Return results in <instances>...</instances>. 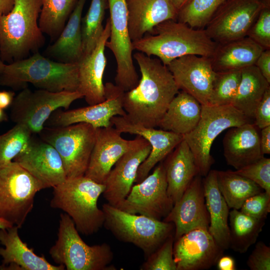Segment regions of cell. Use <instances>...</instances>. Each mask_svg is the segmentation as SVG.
<instances>
[{"label":"cell","instance_id":"6da1fadb","mask_svg":"<svg viewBox=\"0 0 270 270\" xmlns=\"http://www.w3.org/2000/svg\"><path fill=\"white\" fill-rule=\"evenodd\" d=\"M133 57L141 78L136 87L124 92L123 108L132 122L156 128L180 90L168 66L159 58L141 52H136Z\"/></svg>","mask_w":270,"mask_h":270},{"label":"cell","instance_id":"7a4b0ae2","mask_svg":"<svg viewBox=\"0 0 270 270\" xmlns=\"http://www.w3.org/2000/svg\"><path fill=\"white\" fill-rule=\"evenodd\" d=\"M132 44L134 50L148 56H156L166 66L186 55L210 58L217 45L204 28H192L176 20L159 24L150 32L132 42Z\"/></svg>","mask_w":270,"mask_h":270},{"label":"cell","instance_id":"3957f363","mask_svg":"<svg viewBox=\"0 0 270 270\" xmlns=\"http://www.w3.org/2000/svg\"><path fill=\"white\" fill-rule=\"evenodd\" d=\"M28 83L52 92L78 91V64L57 62L38 52L6 64L0 74V86L18 90L27 88Z\"/></svg>","mask_w":270,"mask_h":270},{"label":"cell","instance_id":"277c9868","mask_svg":"<svg viewBox=\"0 0 270 270\" xmlns=\"http://www.w3.org/2000/svg\"><path fill=\"white\" fill-rule=\"evenodd\" d=\"M42 0H14L12 10L0 16V58L8 64L28 57L44 45L39 25Z\"/></svg>","mask_w":270,"mask_h":270},{"label":"cell","instance_id":"5b68a950","mask_svg":"<svg viewBox=\"0 0 270 270\" xmlns=\"http://www.w3.org/2000/svg\"><path fill=\"white\" fill-rule=\"evenodd\" d=\"M52 188L50 206L60 209L68 214L78 232L89 236L102 228L104 214L97 203L104 190V184L84 175L66 178Z\"/></svg>","mask_w":270,"mask_h":270},{"label":"cell","instance_id":"8992f818","mask_svg":"<svg viewBox=\"0 0 270 270\" xmlns=\"http://www.w3.org/2000/svg\"><path fill=\"white\" fill-rule=\"evenodd\" d=\"M49 254L54 262L67 270H115L110 265L114 253L106 243L88 246L80 238L66 214L60 215L58 239Z\"/></svg>","mask_w":270,"mask_h":270},{"label":"cell","instance_id":"52a82bcc","mask_svg":"<svg viewBox=\"0 0 270 270\" xmlns=\"http://www.w3.org/2000/svg\"><path fill=\"white\" fill-rule=\"evenodd\" d=\"M104 226L118 240L140 248L146 258L170 236L174 235L172 222L130 214L106 203L102 205Z\"/></svg>","mask_w":270,"mask_h":270},{"label":"cell","instance_id":"ba28073f","mask_svg":"<svg viewBox=\"0 0 270 270\" xmlns=\"http://www.w3.org/2000/svg\"><path fill=\"white\" fill-rule=\"evenodd\" d=\"M254 122L232 105H202L200 119L196 127L183 136L193 154L199 174L206 176L214 160L210 154L212 144L223 131Z\"/></svg>","mask_w":270,"mask_h":270},{"label":"cell","instance_id":"9c48e42d","mask_svg":"<svg viewBox=\"0 0 270 270\" xmlns=\"http://www.w3.org/2000/svg\"><path fill=\"white\" fill-rule=\"evenodd\" d=\"M96 128L79 122L44 128L40 138L52 145L62 161L66 178L84 176L96 139Z\"/></svg>","mask_w":270,"mask_h":270},{"label":"cell","instance_id":"30bf717a","mask_svg":"<svg viewBox=\"0 0 270 270\" xmlns=\"http://www.w3.org/2000/svg\"><path fill=\"white\" fill-rule=\"evenodd\" d=\"M43 184L12 161L0 168V218L20 228Z\"/></svg>","mask_w":270,"mask_h":270},{"label":"cell","instance_id":"8fae6325","mask_svg":"<svg viewBox=\"0 0 270 270\" xmlns=\"http://www.w3.org/2000/svg\"><path fill=\"white\" fill-rule=\"evenodd\" d=\"M82 98L78 91L32 90L27 87L15 96L10 106V119L16 124H24L33 134H38L56 110H68L74 101Z\"/></svg>","mask_w":270,"mask_h":270},{"label":"cell","instance_id":"7c38bea8","mask_svg":"<svg viewBox=\"0 0 270 270\" xmlns=\"http://www.w3.org/2000/svg\"><path fill=\"white\" fill-rule=\"evenodd\" d=\"M110 12V34L106 47L116 62V85L124 92L136 87L139 78L134 64L132 41L128 28L126 0H106Z\"/></svg>","mask_w":270,"mask_h":270},{"label":"cell","instance_id":"4fadbf2b","mask_svg":"<svg viewBox=\"0 0 270 270\" xmlns=\"http://www.w3.org/2000/svg\"><path fill=\"white\" fill-rule=\"evenodd\" d=\"M167 187L165 168L162 161L150 174L132 186L126 198L116 207L130 214L162 220L174 206Z\"/></svg>","mask_w":270,"mask_h":270},{"label":"cell","instance_id":"5bb4252c","mask_svg":"<svg viewBox=\"0 0 270 270\" xmlns=\"http://www.w3.org/2000/svg\"><path fill=\"white\" fill-rule=\"evenodd\" d=\"M266 0H226L204 29L217 44L245 37Z\"/></svg>","mask_w":270,"mask_h":270},{"label":"cell","instance_id":"9a60e30c","mask_svg":"<svg viewBox=\"0 0 270 270\" xmlns=\"http://www.w3.org/2000/svg\"><path fill=\"white\" fill-rule=\"evenodd\" d=\"M104 88L106 98L102 102L68 110L58 108L51 114L46 124L54 127L85 122L96 128L112 126L110 122L112 117L126 116L122 104L124 92L110 82H106Z\"/></svg>","mask_w":270,"mask_h":270},{"label":"cell","instance_id":"2e32d148","mask_svg":"<svg viewBox=\"0 0 270 270\" xmlns=\"http://www.w3.org/2000/svg\"><path fill=\"white\" fill-rule=\"evenodd\" d=\"M224 250L208 229H193L174 241L173 254L176 270L208 269L216 264Z\"/></svg>","mask_w":270,"mask_h":270},{"label":"cell","instance_id":"e0dca14e","mask_svg":"<svg viewBox=\"0 0 270 270\" xmlns=\"http://www.w3.org/2000/svg\"><path fill=\"white\" fill-rule=\"evenodd\" d=\"M167 66L179 90L194 97L202 105L208 104L216 75L210 58L186 55Z\"/></svg>","mask_w":270,"mask_h":270},{"label":"cell","instance_id":"ac0fdd59","mask_svg":"<svg viewBox=\"0 0 270 270\" xmlns=\"http://www.w3.org/2000/svg\"><path fill=\"white\" fill-rule=\"evenodd\" d=\"M110 122L122 134L140 136L151 145L149 155L138 168L134 181L136 184L142 181L156 164L166 157L184 139L182 135L134 122L126 116H114L111 118Z\"/></svg>","mask_w":270,"mask_h":270},{"label":"cell","instance_id":"d6986e66","mask_svg":"<svg viewBox=\"0 0 270 270\" xmlns=\"http://www.w3.org/2000/svg\"><path fill=\"white\" fill-rule=\"evenodd\" d=\"M45 188H54L66 178L61 158L50 144L32 136L26 147L14 160Z\"/></svg>","mask_w":270,"mask_h":270},{"label":"cell","instance_id":"ffe728a7","mask_svg":"<svg viewBox=\"0 0 270 270\" xmlns=\"http://www.w3.org/2000/svg\"><path fill=\"white\" fill-rule=\"evenodd\" d=\"M202 176H196L180 198L162 220L174 226V240L197 228L208 230L210 218L208 212Z\"/></svg>","mask_w":270,"mask_h":270},{"label":"cell","instance_id":"44dd1931","mask_svg":"<svg viewBox=\"0 0 270 270\" xmlns=\"http://www.w3.org/2000/svg\"><path fill=\"white\" fill-rule=\"evenodd\" d=\"M114 126L96 128L95 144L84 176L94 182L104 184L116 162L138 142L140 136L132 140L121 136Z\"/></svg>","mask_w":270,"mask_h":270},{"label":"cell","instance_id":"7402d4cb","mask_svg":"<svg viewBox=\"0 0 270 270\" xmlns=\"http://www.w3.org/2000/svg\"><path fill=\"white\" fill-rule=\"evenodd\" d=\"M140 136L137 144L116 162L104 182L102 195L108 203L114 206H118L127 196L140 166L151 151L150 144Z\"/></svg>","mask_w":270,"mask_h":270},{"label":"cell","instance_id":"603a6c76","mask_svg":"<svg viewBox=\"0 0 270 270\" xmlns=\"http://www.w3.org/2000/svg\"><path fill=\"white\" fill-rule=\"evenodd\" d=\"M110 34V22L106 20L104 30L95 48L88 54L83 56L78 64L79 92L89 105L100 103L106 98L103 82L106 58V44Z\"/></svg>","mask_w":270,"mask_h":270},{"label":"cell","instance_id":"cb8c5ba5","mask_svg":"<svg viewBox=\"0 0 270 270\" xmlns=\"http://www.w3.org/2000/svg\"><path fill=\"white\" fill-rule=\"evenodd\" d=\"M13 226L0 229V256L2 258V270H64L62 264L54 266L50 263L44 256L36 254L20 239L18 229Z\"/></svg>","mask_w":270,"mask_h":270},{"label":"cell","instance_id":"d4e9b609","mask_svg":"<svg viewBox=\"0 0 270 270\" xmlns=\"http://www.w3.org/2000/svg\"><path fill=\"white\" fill-rule=\"evenodd\" d=\"M223 139L224 155L228 165L236 170L262 158L258 128L254 122L234 126Z\"/></svg>","mask_w":270,"mask_h":270},{"label":"cell","instance_id":"484cf974","mask_svg":"<svg viewBox=\"0 0 270 270\" xmlns=\"http://www.w3.org/2000/svg\"><path fill=\"white\" fill-rule=\"evenodd\" d=\"M126 2L132 42L150 32L164 21L176 20L178 11L170 0H126Z\"/></svg>","mask_w":270,"mask_h":270},{"label":"cell","instance_id":"4316f807","mask_svg":"<svg viewBox=\"0 0 270 270\" xmlns=\"http://www.w3.org/2000/svg\"><path fill=\"white\" fill-rule=\"evenodd\" d=\"M202 184L210 218L208 230L221 248L228 250L230 246L228 224L230 208L218 189L217 170H210L202 180Z\"/></svg>","mask_w":270,"mask_h":270},{"label":"cell","instance_id":"83f0119b","mask_svg":"<svg viewBox=\"0 0 270 270\" xmlns=\"http://www.w3.org/2000/svg\"><path fill=\"white\" fill-rule=\"evenodd\" d=\"M264 49L248 36L217 44L210 58L216 72L241 70L254 65Z\"/></svg>","mask_w":270,"mask_h":270},{"label":"cell","instance_id":"f1b7e54d","mask_svg":"<svg viewBox=\"0 0 270 270\" xmlns=\"http://www.w3.org/2000/svg\"><path fill=\"white\" fill-rule=\"evenodd\" d=\"M164 164L168 193L174 204L199 174L198 170L193 154L184 139L168 156Z\"/></svg>","mask_w":270,"mask_h":270},{"label":"cell","instance_id":"f546056e","mask_svg":"<svg viewBox=\"0 0 270 270\" xmlns=\"http://www.w3.org/2000/svg\"><path fill=\"white\" fill-rule=\"evenodd\" d=\"M86 0H78L64 28L46 54L52 60L64 63H78L82 56V19Z\"/></svg>","mask_w":270,"mask_h":270},{"label":"cell","instance_id":"4dcf8cb0","mask_svg":"<svg viewBox=\"0 0 270 270\" xmlns=\"http://www.w3.org/2000/svg\"><path fill=\"white\" fill-rule=\"evenodd\" d=\"M202 104L194 97L182 90L170 102L158 126L181 135L190 132L198 124Z\"/></svg>","mask_w":270,"mask_h":270},{"label":"cell","instance_id":"1f68e13d","mask_svg":"<svg viewBox=\"0 0 270 270\" xmlns=\"http://www.w3.org/2000/svg\"><path fill=\"white\" fill-rule=\"evenodd\" d=\"M270 83L255 65L243 68L237 91L232 102L236 110L254 120L255 110Z\"/></svg>","mask_w":270,"mask_h":270},{"label":"cell","instance_id":"d6a6232c","mask_svg":"<svg viewBox=\"0 0 270 270\" xmlns=\"http://www.w3.org/2000/svg\"><path fill=\"white\" fill-rule=\"evenodd\" d=\"M217 182L228 208L238 210L247 198L264 191L252 180L230 170H217Z\"/></svg>","mask_w":270,"mask_h":270},{"label":"cell","instance_id":"836d02e7","mask_svg":"<svg viewBox=\"0 0 270 270\" xmlns=\"http://www.w3.org/2000/svg\"><path fill=\"white\" fill-rule=\"evenodd\" d=\"M230 246L236 252H246L255 244L265 220L252 218L238 210L229 212Z\"/></svg>","mask_w":270,"mask_h":270},{"label":"cell","instance_id":"e575fe53","mask_svg":"<svg viewBox=\"0 0 270 270\" xmlns=\"http://www.w3.org/2000/svg\"><path fill=\"white\" fill-rule=\"evenodd\" d=\"M78 0H42L38 19L42 32L56 40L64 28Z\"/></svg>","mask_w":270,"mask_h":270},{"label":"cell","instance_id":"d590c367","mask_svg":"<svg viewBox=\"0 0 270 270\" xmlns=\"http://www.w3.org/2000/svg\"><path fill=\"white\" fill-rule=\"evenodd\" d=\"M107 4L106 0H91L86 14L82 18V57L91 52L102 34L104 28L102 22Z\"/></svg>","mask_w":270,"mask_h":270},{"label":"cell","instance_id":"8d00e7d4","mask_svg":"<svg viewBox=\"0 0 270 270\" xmlns=\"http://www.w3.org/2000/svg\"><path fill=\"white\" fill-rule=\"evenodd\" d=\"M226 0H188L178 10L176 20L192 28H204Z\"/></svg>","mask_w":270,"mask_h":270},{"label":"cell","instance_id":"74e56055","mask_svg":"<svg viewBox=\"0 0 270 270\" xmlns=\"http://www.w3.org/2000/svg\"><path fill=\"white\" fill-rule=\"evenodd\" d=\"M33 134L24 124H16L0 135V168L10 164L28 144Z\"/></svg>","mask_w":270,"mask_h":270},{"label":"cell","instance_id":"f35d334b","mask_svg":"<svg viewBox=\"0 0 270 270\" xmlns=\"http://www.w3.org/2000/svg\"><path fill=\"white\" fill-rule=\"evenodd\" d=\"M241 70L216 72L209 105H230L234 98L241 78Z\"/></svg>","mask_w":270,"mask_h":270},{"label":"cell","instance_id":"ab89813d","mask_svg":"<svg viewBox=\"0 0 270 270\" xmlns=\"http://www.w3.org/2000/svg\"><path fill=\"white\" fill-rule=\"evenodd\" d=\"M174 235L168 237L146 258L140 268L142 270H176L173 254Z\"/></svg>","mask_w":270,"mask_h":270},{"label":"cell","instance_id":"60d3db41","mask_svg":"<svg viewBox=\"0 0 270 270\" xmlns=\"http://www.w3.org/2000/svg\"><path fill=\"white\" fill-rule=\"evenodd\" d=\"M247 36L264 50L270 49V0H266Z\"/></svg>","mask_w":270,"mask_h":270},{"label":"cell","instance_id":"b9f144b4","mask_svg":"<svg viewBox=\"0 0 270 270\" xmlns=\"http://www.w3.org/2000/svg\"><path fill=\"white\" fill-rule=\"evenodd\" d=\"M259 186L270 194V158L264 156L255 162L234 171Z\"/></svg>","mask_w":270,"mask_h":270},{"label":"cell","instance_id":"7bdbcfd3","mask_svg":"<svg viewBox=\"0 0 270 270\" xmlns=\"http://www.w3.org/2000/svg\"><path fill=\"white\" fill-rule=\"evenodd\" d=\"M240 211L252 218L265 220L270 212V194L264 191L247 198Z\"/></svg>","mask_w":270,"mask_h":270},{"label":"cell","instance_id":"ee69618b","mask_svg":"<svg viewBox=\"0 0 270 270\" xmlns=\"http://www.w3.org/2000/svg\"><path fill=\"white\" fill-rule=\"evenodd\" d=\"M246 264L251 270H270V248L262 241L257 242Z\"/></svg>","mask_w":270,"mask_h":270},{"label":"cell","instance_id":"f6af8a7d","mask_svg":"<svg viewBox=\"0 0 270 270\" xmlns=\"http://www.w3.org/2000/svg\"><path fill=\"white\" fill-rule=\"evenodd\" d=\"M254 122L259 129L270 126V88L266 90L256 106Z\"/></svg>","mask_w":270,"mask_h":270},{"label":"cell","instance_id":"bcb514c9","mask_svg":"<svg viewBox=\"0 0 270 270\" xmlns=\"http://www.w3.org/2000/svg\"><path fill=\"white\" fill-rule=\"evenodd\" d=\"M254 65L270 84V49L264 50L257 58Z\"/></svg>","mask_w":270,"mask_h":270},{"label":"cell","instance_id":"7dc6e473","mask_svg":"<svg viewBox=\"0 0 270 270\" xmlns=\"http://www.w3.org/2000/svg\"><path fill=\"white\" fill-rule=\"evenodd\" d=\"M260 142L262 154H270V126L261 129Z\"/></svg>","mask_w":270,"mask_h":270},{"label":"cell","instance_id":"c3c4849f","mask_svg":"<svg viewBox=\"0 0 270 270\" xmlns=\"http://www.w3.org/2000/svg\"><path fill=\"white\" fill-rule=\"evenodd\" d=\"M218 270H236V262L234 258L230 256H222L216 262Z\"/></svg>","mask_w":270,"mask_h":270},{"label":"cell","instance_id":"681fc988","mask_svg":"<svg viewBox=\"0 0 270 270\" xmlns=\"http://www.w3.org/2000/svg\"><path fill=\"white\" fill-rule=\"evenodd\" d=\"M15 96L12 91L0 90V108L5 110L10 107Z\"/></svg>","mask_w":270,"mask_h":270},{"label":"cell","instance_id":"f907efd6","mask_svg":"<svg viewBox=\"0 0 270 270\" xmlns=\"http://www.w3.org/2000/svg\"><path fill=\"white\" fill-rule=\"evenodd\" d=\"M14 0H0V16L8 14L12 8Z\"/></svg>","mask_w":270,"mask_h":270},{"label":"cell","instance_id":"816d5d0a","mask_svg":"<svg viewBox=\"0 0 270 270\" xmlns=\"http://www.w3.org/2000/svg\"><path fill=\"white\" fill-rule=\"evenodd\" d=\"M173 6L178 10L187 2L188 0H170Z\"/></svg>","mask_w":270,"mask_h":270},{"label":"cell","instance_id":"f5cc1de1","mask_svg":"<svg viewBox=\"0 0 270 270\" xmlns=\"http://www.w3.org/2000/svg\"><path fill=\"white\" fill-rule=\"evenodd\" d=\"M12 226L10 222L0 218V229L8 228Z\"/></svg>","mask_w":270,"mask_h":270},{"label":"cell","instance_id":"db71d44e","mask_svg":"<svg viewBox=\"0 0 270 270\" xmlns=\"http://www.w3.org/2000/svg\"><path fill=\"white\" fill-rule=\"evenodd\" d=\"M8 120L7 114L4 112V110L0 108V122H6Z\"/></svg>","mask_w":270,"mask_h":270},{"label":"cell","instance_id":"11a10c76","mask_svg":"<svg viewBox=\"0 0 270 270\" xmlns=\"http://www.w3.org/2000/svg\"><path fill=\"white\" fill-rule=\"evenodd\" d=\"M5 64L2 60L0 58V74L2 72L4 69Z\"/></svg>","mask_w":270,"mask_h":270}]
</instances>
